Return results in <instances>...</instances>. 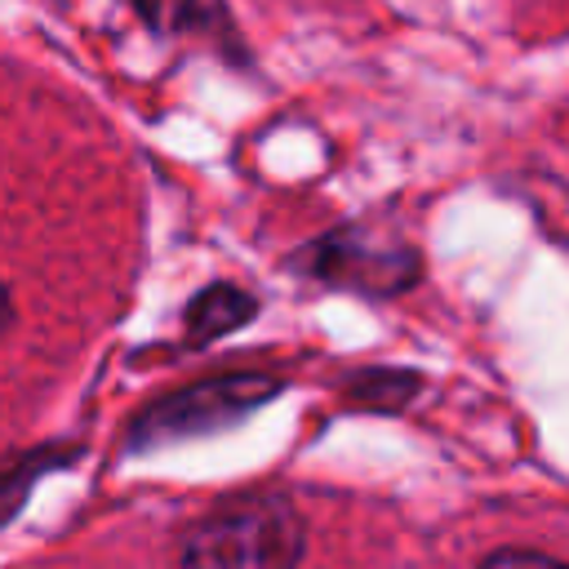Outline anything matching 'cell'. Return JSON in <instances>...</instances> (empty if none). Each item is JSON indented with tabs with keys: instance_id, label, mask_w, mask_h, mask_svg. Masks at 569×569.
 <instances>
[{
	"instance_id": "6da1fadb",
	"label": "cell",
	"mask_w": 569,
	"mask_h": 569,
	"mask_svg": "<svg viewBox=\"0 0 569 569\" xmlns=\"http://www.w3.org/2000/svg\"><path fill=\"white\" fill-rule=\"evenodd\" d=\"M307 556V533L298 511L284 498H244L231 502L200 525L187 529L178 542L182 565H267L284 569Z\"/></svg>"
},
{
	"instance_id": "7a4b0ae2",
	"label": "cell",
	"mask_w": 569,
	"mask_h": 569,
	"mask_svg": "<svg viewBox=\"0 0 569 569\" xmlns=\"http://www.w3.org/2000/svg\"><path fill=\"white\" fill-rule=\"evenodd\" d=\"M276 391H280V378L262 373V369H236V373L191 382L182 391H169V396L151 400L133 418L129 449H160V445L196 440V436H209V431H227V427L244 422L253 409H262Z\"/></svg>"
},
{
	"instance_id": "3957f363",
	"label": "cell",
	"mask_w": 569,
	"mask_h": 569,
	"mask_svg": "<svg viewBox=\"0 0 569 569\" xmlns=\"http://www.w3.org/2000/svg\"><path fill=\"white\" fill-rule=\"evenodd\" d=\"M302 271H311L325 284L338 289H356L369 298H387V293H405L418 284L422 276V258L413 244L382 236L365 222H347L320 240H311L298 258Z\"/></svg>"
},
{
	"instance_id": "277c9868",
	"label": "cell",
	"mask_w": 569,
	"mask_h": 569,
	"mask_svg": "<svg viewBox=\"0 0 569 569\" xmlns=\"http://www.w3.org/2000/svg\"><path fill=\"white\" fill-rule=\"evenodd\" d=\"M133 9L160 36H191V40L231 36V18L222 0H133Z\"/></svg>"
},
{
	"instance_id": "5b68a950",
	"label": "cell",
	"mask_w": 569,
	"mask_h": 569,
	"mask_svg": "<svg viewBox=\"0 0 569 569\" xmlns=\"http://www.w3.org/2000/svg\"><path fill=\"white\" fill-rule=\"evenodd\" d=\"M258 298L236 289V284H209L187 302V342H209L222 338L231 329H240L244 320H253Z\"/></svg>"
},
{
	"instance_id": "8992f818",
	"label": "cell",
	"mask_w": 569,
	"mask_h": 569,
	"mask_svg": "<svg viewBox=\"0 0 569 569\" xmlns=\"http://www.w3.org/2000/svg\"><path fill=\"white\" fill-rule=\"evenodd\" d=\"M413 391H418V373L405 369H360L347 378V400L365 409H400L405 400H413Z\"/></svg>"
},
{
	"instance_id": "52a82bcc",
	"label": "cell",
	"mask_w": 569,
	"mask_h": 569,
	"mask_svg": "<svg viewBox=\"0 0 569 569\" xmlns=\"http://www.w3.org/2000/svg\"><path fill=\"white\" fill-rule=\"evenodd\" d=\"M49 462L44 458H22L18 467H9V471H0V520L22 502V493L31 489V480L44 471Z\"/></svg>"
},
{
	"instance_id": "ba28073f",
	"label": "cell",
	"mask_w": 569,
	"mask_h": 569,
	"mask_svg": "<svg viewBox=\"0 0 569 569\" xmlns=\"http://www.w3.org/2000/svg\"><path fill=\"white\" fill-rule=\"evenodd\" d=\"M485 565H551V556H542V551H533V547H507V551H489L485 556Z\"/></svg>"
},
{
	"instance_id": "9c48e42d",
	"label": "cell",
	"mask_w": 569,
	"mask_h": 569,
	"mask_svg": "<svg viewBox=\"0 0 569 569\" xmlns=\"http://www.w3.org/2000/svg\"><path fill=\"white\" fill-rule=\"evenodd\" d=\"M13 325V302H9V289L0 284V333Z\"/></svg>"
}]
</instances>
